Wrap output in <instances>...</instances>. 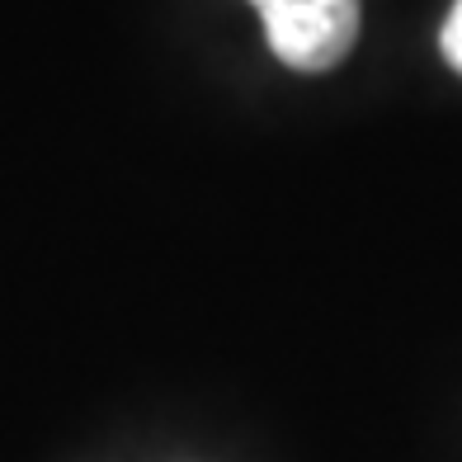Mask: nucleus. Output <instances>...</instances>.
Returning <instances> with one entry per match:
<instances>
[{
  "instance_id": "obj_2",
  "label": "nucleus",
  "mask_w": 462,
  "mask_h": 462,
  "mask_svg": "<svg viewBox=\"0 0 462 462\" xmlns=\"http://www.w3.org/2000/svg\"><path fill=\"white\" fill-rule=\"evenodd\" d=\"M439 52H444V61L462 76V0H453L444 29H439Z\"/></svg>"
},
{
  "instance_id": "obj_1",
  "label": "nucleus",
  "mask_w": 462,
  "mask_h": 462,
  "mask_svg": "<svg viewBox=\"0 0 462 462\" xmlns=\"http://www.w3.org/2000/svg\"><path fill=\"white\" fill-rule=\"evenodd\" d=\"M274 57L292 71H330L359 43L364 0H250Z\"/></svg>"
}]
</instances>
